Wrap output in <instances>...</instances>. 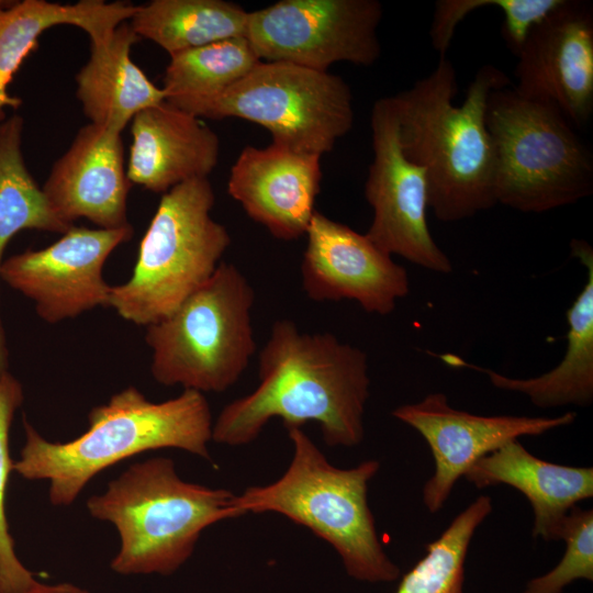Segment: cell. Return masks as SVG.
I'll use <instances>...</instances> for the list:
<instances>
[{
	"label": "cell",
	"instance_id": "8fae6325",
	"mask_svg": "<svg viewBox=\"0 0 593 593\" xmlns=\"http://www.w3.org/2000/svg\"><path fill=\"white\" fill-rule=\"evenodd\" d=\"M370 119L373 158L365 197L373 216L366 235L391 256L398 255L434 272H451L449 257L428 228L425 170L409 160L401 149L391 97L374 102Z\"/></svg>",
	"mask_w": 593,
	"mask_h": 593
},
{
	"label": "cell",
	"instance_id": "3957f363",
	"mask_svg": "<svg viewBox=\"0 0 593 593\" xmlns=\"http://www.w3.org/2000/svg\"><path fill=\"white\" fill-rule=\"evenodd\" d=\"M88 423L75 439L54 443L24 418L25 444L13 471L48 481L53 505H70L98 473L145 451L177 448L211 460L212 413L204 394L194 390L152 402L128 387L93 407Z\"/></svg>",
	"mask_w": 593,
	"mask_h": 593
},
{
	"label": "cell",
	"instance_id": "9a60e30c",
	"mask_svg": "<svg viewBox=\"0 0 593 593\" xmlns=\"http://www.w3.org/2000/svg\"><path fill=\"white\" fill-rule=\"evenodd\" d=\"M305 235L301 281L309 299L353 300L367 313L388 315L409 294L405 268L366 234L315 211Z\"/></svg>",
	"mask_w": 593,
	"mask_h": 593
},
{
	"label": "cell",
	"instance_id": "d4e9b609",
	"mask_svg": "<svg viewBox=\"0 0 593 593\" xmlns=\"http://www.w3.org/2000/svg\"><path fill=\"white\" fill-rule=\"evenodd\" d=\"M492 512V499L478 496L461 511L401 579L395 593H463L465 564L471 539Z\"/></svg>",
	"mask_w": 593,
	"mask_h": 593
},
{
	"label": "cell",
	"instance_id": "5bb4252c",
	"mask_svg": "<svg viewBox=\"0 0 593 593\" xmlns=\"http://www.w3.org/2000/svg\"><path fill=\"white\" fill-rule=\"evenodd\" d=\"M516 86L523 97L558 108L575 127L593 113V9L561 2L529 32L516 54Z\"/></svg>",
	"mask_w": 593,
	"mask_h": 593
},
{
	"label": "cell",
	"instance_id": "ac0fdd59",
	"mask_svg": "<svg viewBox=\"0 0 593 593\" xmlns=\"http://www.w3.org/2000/svg\"><path fill=\"white\" fill-rule=\"evenodd\" d=\"M131 123L126 175L132 184L164 194L209 178L219 163V136L200 118L167 101L143 110Z\"/></svg>",
	"mask_w": 593,
	"mask_h": 593
},
{
	"label": "cell",
	"instance_id": "603a6c76",
	"mask_svg": "<svg viewBox=\"0 0 593 593\" xmlns=\"http://www.w3.org/2000/svg\"><path fill=\"white\" fill-rule=\"evenodd\" d=\"M248 11L223 0H153L128 21L169 56L219 41L245 37Z\"/></svg>",
	"mask_w": 593,
	"mask_h": 593
},
{
	"label": "cell",
	"instance_id": "7402d4cb",
	"mask_svg": "<svg viewBox=\"0 0 593 593\" xmlns=\"http://www.w3.org/2000/svg\"><path fill=\"white\" fill-rule=\"evenodd\" d=\"M139 40L127 21L107 38L90 42L89 59L75 77L76 97L90 123L122 133L136 114L166 101L164 89L132 60Z\"/></svg>",
	"mask_w": 593,
	"mask_h": 593
},
{
	"label": "cell",
	"instance_id": "44dd1931",
	"mask_svg": "<svg viewBox=\"0 0 593 593\" xmlns=\"http://www.w3.org/2000/svg\"><path fill=\"white\" fill-rule=\"evenodd\" d=\"M138 4L102 0L58 3L46 0H0V122L7 110L23 101L9 92V86L24 60L40 45V37L56 25H74L90 42L108 37L121 23L132 19Z\"/></svg>",
	"mask_w": 593,
	"mask_h": 593
},
{
	"label": "cell",
	"instance_id": "cb8c5ba5",
	"mask_svg": "<svg viewBox=\"0 0 593 593\" xmlns=\"http://www.w3.org/2000/svg\"><path fill=\"white\" fill-rule=\"evenodd\" d=\"M259 61L245 37L214 42L170 55L163 89L170 104L216 96Z\"/></svg>",
	"mask_w": 593,
	"mask_h": 593
},
{
	"label": "cell",
	"instance_id": "8992f818",
	"mask_svg": "<svg viewBox=\"0 0 593 593\" xmlns=\"http://www.w3.org/2000/svg\"><path fill=\"white\" fill-rule=\"evenodd\" d=\"M485 123L497 204L542 213L592 194V152L558 108L507 86L490 93Z\"/></svg>",
	"mask_w": 593,
	"mask_h": 593
},
{
	"label": "cell",
	"instance_id": "30bf717a",
	"mask_svg": "<svg viewBox=\"0 0 593 593\" xmlns=\"http://www.w3.org/2000/svg\"><path fill=\"white\" fill-rule=\"evenodd\" d=\"M381 19L378 0H281L248 12L245 38L261 61L368 67L381 55Z\"/></svg>",
	"mask_w": 593,
	"mask_h": 593
},
{
	"label": "cell",
	"instance_id": "4316f807",
	"mask_svg": "<svg viewBox=\"0 0 593 593\" xmlns=\"http://www.w3.org/2000/svg\"><path fill=\"white\" fill-rule=\"evenodd\" d=\"M560 540L566 552L549 572L529 580L522 593H562L577 580H593V510L578 505L568 513Z\"/></svg>",
	"mask_w": 593,
	"mask_h": 593
},
{
	"label": "cell",
	"instance_id": "9c48e42d",
	"mask_svg": "<svg viewBox=\"0 0 593 593\" xmlns=\"http://www.w3.org/2000/svg\"><path fill=\"white\" fill-rule=\"evenodd\" d=\"M171 105L200 119L254 122L273 143L321 157L354 124L353 93L342 77L282 61H259L221 93Z\"/></svg>",
	"mask_w": 593,
	"mask_h": 593
},
{
	"label": "cell",
	"instance_id": "83f0119b",
	"mask_svg": "<svg viewBox=\"0 0 593 593\" xmlns=\"http://www.w3.org/2000/svg\"><path fill=\"white\" fill-rule=\"evenodd\" d=\"M561 0H497L503 14L502 36L515 55L532 29L544 20Z\"/></svg>",
	"mask_w": 593,
	"mask_h": 593
},
{
	"label": "cell",
	"instance_id": "5b68a950",
	"mask_svg": "<svg viewBox=\"0 0 593 593\" xmlns=\"http://www.w3.org/2000/svg\"><path fill=\"white\" fill-rule=\"evenodd\" d=\"M235 497L231 490L182 480L171 459L157 457L128 467L90 496L87 508L118 530L114 572L170 575L192 556L205 528L239 517Z\"/></svg>",
	"mask_w": 593,
	"mask_h": 593
},
{
	"label": "cell",
	"instance_id": "2e32d148",
	"mask_svg": "<svg viewBox=\"0 0 593 593\" xmlns=\"http://www.w3.org/2000/svg\"><path fill=\"white\" fill-rule=\"evenodd\" d=\"M122 133L89 123L54 163L42 190L52 210L68 224L87 219L99 228L130 226V182Z\"/></svg>",
	"mask_w": 593,
	"mask_h": 593
},
{
	"label": "cell",
	"instance_id": "277c9868",
	"mask_svg": "<svg viewBox=\"0 0 593 593\" xmlns=\"http://www.w3.org/2000/svg\"><path fill=\"white\" fill-rule=\"evenodd\" d=\"M286 429L293 447L288 469L272 483L236 494L239 516L283 515L329 544L350 578L368 583L398 580L401 570L387 555L368 505V484L380 462L370 459L349 469L337 468L302 427Z\"/></svg>",
	"mask_w": 593,
	"mask_h": 593
},
{
	"label": "cell",
	"instance_id": "ffe728a7",
	"mask_svg": "<svg viewBox=\"0 0 593 593\" xmlns=\"http://www.w3.org/2000/svg\"><path fill=\"white\" fill-rule=\"evenodd\" d=\"M570 247L572 255L585 267L586 279L567 310V348L555 368L537 377L512 378L469 365L457 356L444 355L441 359L451 366L480 370L493 387L522 393L541 409L589 406L593 401V250L580 239H573Z\"/></svg>",
	"mask_w": 593,
	"mask_h": 593
},
{
	"label": "cell",
	"instance_id": "7c38bea8",
	"mask_svg": "<svg viewBox=\"0 0 593 593\" xmlns=\"http://www.w3.org/2000/svg\"><path fill=\"white\" fill-rule=\"evenodd\" d=\"M132 225L105 230L71 226L52 245L3 260L1 280L35 304L46 323H59L97 306H108L111 286L103 266L133 236Z\"/></svg>",
	"mask_w": 593,
	"mask_h": 593
},
{
	"label": "cell",
	"instance_id": "d6986e66",
	"mask_svg": "<svg viewBox=\"0 0 593 593\" xmlns=\"http://www.w3.org/2000/svg\"><path fill=\"white\" fill-rule=\"evenodd\" d=\"M478 489L505 484L522 492L534 512L533 536L560 540L570 510L593 496V468L542 460L516 440L479 459L463 475Z\"/></svg>",
	"mask_w": 593,
	"mask_h": 593
},
{
	"label": "cell",
	"instance_id": "ba28073f",
	"mask_svg": "<svg viewBox=\"0 0 593 593\" xmlns=\"http://www.w3.org/2000/svg\"><path fill=\"white\" fill-rule=\"evenodd\" d=\"M254 303L248 279L235 265L222 261L170 315L147 326L155 381L201 393L233 387L256 351Z\"/></svg>",
	"mask_w": 593,
	"mask_h": 593
},
{
	"label": "cell",
	"instance_id": "52a82bcc",
	"mask_svg": "<svg viewBox=\"0 0 593 593\" xmlns=\"http://www.w3.org/2000/svg\"><path fill=\"white\" fill-rule=\"evenodd\" d=\"M209 178L165 192L139 243L131 278L110 289L109 304L125 321L149 326L170 315L215 272L231 245L211 211Z\"/></svg>",
	"mask_w": 593,
	"mask_h": 593
},
{
	"label": "cell",
	"instance_id": "f1b7e54d",
	"mask_svg": "<svg viewBox=\"0 0 593 593\" xmlns=\"http://www.w3.org/2000/svg\"><path fill=\"white\" fill-rule=\"evenodd\" d=\"M21 593H89L87 590L71 583L43 584L37 582Z\"/></svg>",
	"mask_w": 593,
	"mask_h": 593
},
{
	"label": "cell",
	"instance_id": "6da1fadb",
	"mask_svg": "<svg viewBox=\"0 0 593 593\" xmlns=\"http://www.w3.org/2000/svg\"><path fill=\"white\" fill-rule=\"evenodd\" d=\"M258 385L225 405L213 423L212 440L238 447L253 443L265 426L315 422L329 447H355L365 437L370 394L368 357L331 333H305L278 320L258 356Z\"/></svg>",
	"mask_w": 593,
	"mask_h": 593
},
{
	"label": "cell",
	"instance_id": "e0dca14e",
	"mask_svg": "<svg viewBox=\"0 0 593 593\" xmlns=\"http://www.w3.org/2000/svg\"><path fill=\"white\" fill-rule=\"evenodd\" d=\"M321 156L271 142L246 146L231 168L230 195L246 214L278 239L305 235L320 192Z\"/></svg>",
	"mask_w": 593,
	"mask_h": 593
},
{
	"label": "cell",
	"instance_id": "7a4b0ae2",
	"mask_svg": "<svg viewBox=\"0 0 593 593\" xmlns=\"http://www.w3.org/2000/svg\"><path fill=\"white\" fill-rule=\"evenodd\" d=\"M510 86L505 72L482 66L460 105L457 72L447 55L430 74L391 97L404 156L424 168L428 208L441 222H457L496 205L494 157L485 123L490 93Z\"/></svg>",
	"mask_w": 593,
	"mask_h": 593
},
{
	"label": "cell",
	"instance_id": "484cf974",
	"mask_svg": "<svg viewBox=\"0 0 593 593\" xmlns=\"http://www.w3.org/2000/svg\"><path fill=\"white\" fill-rule=\"evenodd\" d=\"M24 399L20 381L5 371L0 376V593H21L37 583L18 558L5 515V493L13 461L9 432L15 411Z\"/></svg>",
	"mask_w": 593,
	"mask_h": 593
},
{
	"label": "cell",
	"instance_id": "4fadbf2b",
	"mask_svg": "<svg viewBox=\"0 0 593 593\" xmlns=\"http://www.w3.org/2000/svg\"><path fill=\"white\" fill-rule=\"evenodd\" d=\"M391 414L417 430L432 451L435 472L422 491L430 513L443 508L456 482L485 455L522 436H538L577 418L575 412L555 417L477 415L454 409L443 392L400 405Z\"/></svg>",
	"mask_w": 593,
	"mask_h": 593
}]
</instances>
